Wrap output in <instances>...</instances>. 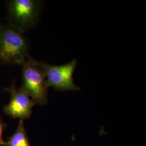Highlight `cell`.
<instances>
[{
	"label": "cell",
	"instance_id": "obj_1",
	"mask_svg": "<svg viewBox=\"0 0 146 146\" xmlns=\"http://www.w3.org/2000/svg\"><path fill=\"white\" fill-rule=\"evenodd\" d=\"M29 46L23 34L8 23L0 27V63L22 65L29 56Z\"/></svg>",
	"mask_w": 146,
	"mask_h": 146
},
{
	"label": "cell",
	"instance_id": "obj_2",
	"mask_svg": "<svg viewBox=\"0 0 146 146\" xmlns=\"http://www.w3.org/2000/svg\"><path fill=\"white\" fill-rule=\"evenodd\" d=\"M21 90L31 98L35 104L48 102V87L42 62L29 56L22 64Z\"/></svg>",
	"mask_w": 146,
	"mask_h": 146
},
{
	"label": "cell",
	"instance_id": "obj_3",
	"mask_svg": "<svg viewBox=\"0 0 146 146\" xmlns=\"http://www.w3.org/2000/svg\"><path fill=\"white\" fill-rule=\"evenodd\" d=\"M41 5V1L38 0L8 1V24L24 34L36 24Z\"/></svg>",
	"mask_w": 146,
	"mask_h": 146
},
{
	"label": "cell",
	"instance_id": "obj_4",
	"mask_svg": "<svg viewBox=\"0 0 146 146\" xmlns=\"http://www.w3.org/2000/svg\"><path fill=\"white\" fill-rule=\"evenodd\" d=\"M77 61L73 59L70 62L60 66H54L42 62L46 75L47 87H52L60 91H76L80 88L74 82L73 74Z\"/></svg>",
	"mask_w": 146,
	"mask_h": 146
},
{
	"label": "cell",
	"instance_id": "obj_5",
	"mask_svg": "<svg viewBox=\"0 0 146 146\" xmlns=\"http://www.w3.org/2000/svg\"><path fill=\"white\" fill-rule=\"evenodd\" d=\"M3 91L11 94L10 102L3 107V113L15 119L23 120L29 119L35 104L31 98L21 89L16 87L15 80L10 87L3 89Z\"/></svg>",
	"mask_w": 146,
	"mask_h": 146
},
{
	"label": "cell",
	"instance_id": "obj_6",
	"mask_svg": "<svg viewBox=\"0 0 146 146\" xmlns=\"http://www.w3.org/2000/svg\"><path fill=\"white\" fill-rule=\"evenodd\" d=\"M3 146H31L23 120H20L15 133L8 138Z\"/></svg>",
	"mask_w": 146,
	"mask_h": 146
},
{
	"label": "cell",
	"instance_id": "obj_7",
	"mask_svg": "<svg viewBox=\"0 0 146 146\" xmlns=\"http://www.w3.org/2000/svg\"><path fill=\"white\" fill-rule=\"evenodd\" d=\"M6 124L4 123L1 116L0 115V146H3L5 142L3 139V133L6 128Z\"/></svg>",
	"mask_w": 146,
	"mask_h": 146
},
{
	"label": "cell",
	"instance_id": "obj_8",
	"mask_svg": "<svg viewBox=\"0 0 146 146\" xmlns=\"http://www.w3.org/2000/svg\"><path fill=\"white\" fill-rule=\"evenodd\" d=\"M1 24H0V27H1Z\"/></svg>",
	"mask_w": 146,
	"mask_h": 146
}]
</instances>
